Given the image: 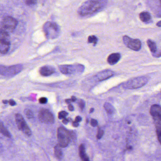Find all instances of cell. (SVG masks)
<instances>
[{
    "label": "cell",
    "mask_w": 161,
    "mask_h": 161,
    "mask_svg": "<svg viewBox=\"0 0 161 161\" xmlns=\"http://www.w3.org/2000/svg\"><path fill=\"white\" fill-rule=\"evenodd\" d=\"M18 24L17 19L10 16H6L1 22V29L8 33H11L15 30Z\"/></svg>",
    "instance_id": "52a82bcc"
},
{
    "label": "cell",
    "mask_w": 161,
    "mask_h": 161,
    "mask_svg": "<svg viewBox=\"0 0 161 161\" xmlns=\"http://www.w3.org/2000/svg\"><path fill=\"white\" fill-rule=\"evenodd\" d=\"M55 156L58 160H61L63 157V152L61 149V147L58 145L55 146L54 147Z\"/></svg>",
    "instance_id": "ac0fdd59"
},
{
    "label": "cell",
    "mask_w": 161,
    "mask_h": 161,
    "mask_svg": "<svg viewBox=\"0 0 161 161\" xmlns=\"http://www.w3.org/2000/svg\"><path fill=\"white\" fill-rule=\"evenodd\" d=\"M159 1H160V3L161 6V0H159Z\"/></svg>",
    "instance_id": "b9f144b4"
},
{
    "label": "cell",
    "mask_w": 161,
    "mask_h": 161,
    "mask_svg": "<svg viewBox=\"0 0 161 161\" xmlns=\"http://www.w3.org/2000/svg\"><path fill=\"white\" fill-rule=\"evenodd\" d=\"M68 108H69V110L71 111H72L74 110V108L73 106L71 105V104H69V107H68Z\"/></svg>",
    "instance_id": "e575fe53"
},
{
    "label": "cell",
    "mask_w": 161,
    "mask_h": 161,
    "mask_svg": "<svg viewBox=\"0 0 161 161\" xmlns=\"http://www.w3.org/2000/svg\"><path fill=\"white\" fill-rule=\"evenodd\" d=\"M153 56L156 58H160L161 57V50H157V52L154 53L152 54Z\"/></svg>",
    "instance_id": "83f0119b"
},
{
    "label": "cell",
    "mask_w": 161,
    "mask_h": 161,
    "mask_svg": "<svg viewBox=\"0 0 161 161\" xmlns=\"http://www.w3.org/2000/svg\"><path fill=\"white\" fill-rule=\"evenodd\" d=\"M140 18L141 20L144 22L149 21L151 19V14L149 12L144 11L140 13Z\"/></svg>",
    "instance_id": "e0dca14e"
},
{
    "label": "cell",
    "mask_w": 161,
    "mask_h": 161,
    "mask_svg": "<svg viewBox=\"0 0 161 161\" xmlns=\"http://www.w3.org/2000/svg\"><path fill=\"white\" fill-rule=\"evenodd\" d=\"M121 58V55L118 53H112L109 56L108 58V62L111 65L116 64Z\"/></svg>",
    "instance_id": "9a60e30c"
},
{
    "label": "cell",
    "mask_w": 161,
    "mask_h": 161,
    "mask_svg": "<svg viewBox=\"0 0 161 161\" xmlns=\"http://www.w3.org/2000/svg\"><path fill=\"white\" fill-rule=\"evenodd\" d=\"M157 26H159V27H161V21L157 23Z\"/></svg>",
    "instance_id": "f35d334b"
},
{
    "label": "cell",
    "mask_w": 161,
    "mask_h": 161,
    "mask_svg": "<svg viewBox=\"0 0 161 161\" xmlns=\"http://www.w3.org/2000/svg\"><path fill=\"white\" fill-rule=\"evenodd\" d=\"M40 73L42 76H48L54 73L55 69L53 67L49 66H43L40 69Z\"/></svg>",
    "instance_id": "5bb4252c"
},
{
    "label": "cell",
    "mask_w": 161,
    "mask_h": 161,
    "mask_svg": "<svg viewBox=\"0 0 161 161\" xmlns=\"http://www.w3.org/2000/svg\"><path fill=\"white\" fill-rule=\"evenodd\" d=\"M25 3L28 6L33 5L36 3L37 0H24Z\"/></svg>",
    "instance_id": "4316f807"
},
{
    "label": "cell",
    "mask_w": 161,
    "mask_h": 161,
    "mask_svg": "<svg viewBox=\"0 0 161 161\" xmlns=\"http://www.w3.org/2000/svg\"><path fill=\"white\" fill-rule=\"evenodd\" d=\"M81 121V118L80 117V116H78L77 117H76L75 119V121H76V122H80Z\"/></svg>",
    "instance_id": "d590c367"
},
{
    "label": "cell",
    "mask_w": 161,
    "mask_h": 161,
    "mask_svg": "<svg viewBox=\"0 0 161 161\" xmlns=\"http://www.w3.org/2000/svg\"><path fill=\"white\" fill-rule=\"evenodd\" d=\"M76 135L72 131H69L65 128L60 127L58 129L57 138L58 145L62 147H67L72 140L75 139Z\"/></svg>",
    "instance_id": "7a4b0ae2"
},
{
    "label": "cell",
    "mask_w": 161,
    "mask_h": 161,
    "mask_svg": "<svg viewBox=\"0 0 161 161\" xmlns=\"http://www.w3.org/2000/svg\"><path fill=\"white\" fill-rule=\"evenodd\" d=\"M107 3V0H87L78 8V14L82 16L92 15L103 9Z\"/></svg>",
    "instance_id": "6da1fadb"
},
{
    "label": "cell",
    "mask_w": 161,
    "mask_h": 161,
    "mask_svg": "<svg viewBox=\"0 0 161 161\" xmlns=\"http://www.w3.org/2000/svg\"><path fill=\"white\" fill-rule=\"evenodd\" d=\"M39 101L40 103L42 104H45L47 103V101H48V100H47V98H46L45 97H41L40 98L39 100Z\"/></svg>",
    "instance_id": "f1b7e54d"
},
{
    "label": "cell",
    "mask_w": 161,
    "mask_h": 161,
    "mask_svg": "<svg viewBox=\"0 0 161 161\" xmlns=\"http://www.w3.org/2000/svg\"><path fill=\"white\" fill-rule=\"evenodd\" d=\"M88 41L89 43H93L96 44L97 42V38L95 36H91L88 37Z\"/></svg>",
    "instance_id": "cb8c5ba5"
},
{
    "label": "cell",
    "mask_w": 161,
    "mask_h": 161,
    "mask_svg": "<svg viewBox=\"0 0 161 161\" xmlns=\"http://www.w3.org/2000/svg\"><path fill=\"white\" fill-rule=\"evenodd\" d=\"M0 133H2L3 135L7 138H11V134L9 133V131L7 130L5 127L4 126L2 122L0 121Z\"/></svg>",
    "instance_id": "d6986e66"
},
{
    "label": "cell",
    "mask_w": 161,
    "mask_h": 161,
    "mask_svg": "<svg viewBox=\"0 0 161 161\" xmlns=\"http://www.w3.org/2000/svg\"><path fill=\"white\" fill-rule=\"evenodd\" d=\"M79 156H80L81 160L82 161H90L89 157L86 154L85 146L83 144H81L79 146Z\"/></svg>",
    "instance_id": "2e32d148"
},
{
    "label": "cell",
    "mask_w": 161,
    "mask_h": 161,
    "mask_svg": "<svg viewBox=\"0 0 161 161\" xmlns=\"http://www.w3.org/2000/svg\"><path fill=\"white\" fill-rule=\"evenodd\" d=\"M78 104H79V106L80 108L81 109V110H83V109L84 108V107H85V102H84V101L80 99V101H79V102H78Z\"/></svg>",
    "instance_id": "f546056e"
},
{
    "label": "cell",
    "mask_w": 161,
    "mask_h": 161,
    "mask_svg": "<svg viewBox=\"0 0 161 161\" xmlns=\"http://www.w3.org/2000/svg\"><path fill=\"white\" fill-rule=\"evenodd\" d=\"M150 113L155 123L161 122V107L159 105L154 104L151 106Z\"/></svg>",
    "instance_id": "7c38bea8"
},
{
    "label": "cell",
    "mask_w": 161,
    "mask_h": 161,
    "mask_svg": "<svg viewBox=\"0 0 161 161\" xmlns=\"http://www.w3.org/2000/svg\"><path fill=\"white\" fill-rule=\"evenodd\" d=\"M23 69V65L17 64L13 66H6L0 65V75L5 76H14L19 73Z\"/></svg>",
    "instance_id": "5b68a950"
},
{
    "label": "cell",
    "mask_w": 161,
    "mask_h": 161,
    "mask_svg": "<svg viewBox=\"0 0 161 161\" xmlns=\"http://www.w3.org/2000/svg\"><path fill=\"white\" fill-rule=\"evenodd\" d=\"M68 115V113L67 112L62 111L58 113V118L59 119H64L66 118V116Z\"/></svg>",
    "instance_id": "d4e9b609"
},
{
    "label": "cell",
    "mask_w": 161,
    "mask_h": 161,
    "mask_svg": "<svg viewBox=\"0 0 161 161\" xmlns=\"http://www.w3.org/2000/svg\"><path fill=\"white\" fill-rule=\"evenodd\" d=\"M123 41L125 45L131 50L139 51L142 48V42L139 39H134L127 36L123 37Z\"/></svg>",
    "instance_id": "30bf717a"
},
{
    "label": "cell",
    "mask_w": 161,
    "mask_h": 161,
    "mask_svg": "<svg viewBox=\"0 0 161 161\" xmlns=\"http://www.w3.org/2000/svg\"><path fill=\"white\" fill-rule=\"evenodd\" d=\"M146 76H140L132 78L123 84L124 88L127 89H135L144 86L148 81Z\"/></svg>",
    "instance_id": "3957f363"
},
{
    "label": "cell",
    "mask_w": 161,
    "mask_h": 161,
    "mask_svg": "<svg viewBox=\"0 0 161 161\" xmlns=\"http://www.w3.org/2000/svg\"><path fill=\"white\" fill-rule=\"evenodd\" d=\"M158 140L161 145V122L155 123Z\"/></svg>",
    "instance_id": "7402d4cb"
},
{
    "label": "cell",
    "mask_w": 161,
    "mask_h": 161,
    "mask_svg": "<svg viewBox=\"0 0 161 161\" xmlns=\"http://www.w3.org/2000/svg\"><path fill=\"white\" fill-rule=\"evenodd\" d=\"M114 75V73L112 71L107 70L103 71L98 73L97 75L96 76L98 80L101 81V80H107V79L112 77Z\"/></svg>",
    "instance_id": "4fadbf2b"
},
{
    "label": "cell",
    "mask_w": 161,
    "mask_h": 161,
    "mask_svg": "<svg viewBox=\"0 0 161 161\" xmlns=\"http://www.w3.org/2000/svg\"><path fill=\"white\" fill-rule=\"evenodd\" d=\"M104 108L109 114H113L115 111V109L113 106L109 103H106L104 105Z\"/></svg>",
    "instance_id": "44dd1931"
},
{
    "label": "cell",
    "mask_w": 161,
    "mask_h": 161,
    "mask_svg": "<svg viewBox=\"0 0 161 161\" xmlns=\"http://www.w3.org/2000/svg\"><path fill=\"white\" fill-rule=\"evenodd\" d=\"M38 117L40 121L44 124L50 125L54 123L53 115L47 109H42L39 113Z\"/></svg>",
    "instance_id": "8fae6325"
},
{
    "label": "cell",
    "mask_w": 161,
    "mask_h": 161,
    "mask_svg": "<svg viewBox=\"0 0 161 161\" xmlns=\"http://www.w3.org/2000/svg\"><path fill=\"white\" fill-rule=\"evenodd\" d=\"M15 120L17 126L19 130H21L25 135L30 136L32 135V131L25 123L24 118L20 114H17L15 115Z\"/></svg>",
    "instance_id": "9c48e42d"
},
{
    "label": "cell",
    "mask_w": 161,
    "mask_h": 161,
    "mask_svg": "<svg viewBox=\"0 0 161 161\" xmlns=\"http://www.w3.org/2000/svg\"><path fill=\"white\" fill-rule=\"evenodd\" d=\"M72 102L71 99H67L66 100V102L67 103V104H70L71 103V102Z\"/></svg>",
    "instance_id": "8d00e7d4"
},
{
    "label": "cell",
    "mask_w": 161,
    "mask_h": 161,
    "mask_svg": "<svg viewBox=\"0 0 161 161\" xmlns=\"http://www.w3.org/2000/svg\"><path fill=\"white\" fill-rule=\"evenodd\" d=\"M10 46L9 34L3 29H0V53L5 54L8 52Z\"/></svg>",
    "instance_id": "8992f818"
},
{
    "label": "cell",
    "mask_w": 161,
    "mask_h": 161,
    "mask_svg": "<svg viewBox=\"0 0 161 161\" xmlns=\"http://www.w3.org/2000/svg\"><path fill=\"white\" fill-rule=\"evenodd\" d=\"M60 71L63 74L69 75L76 73H81L84 70L82 65H60L59 66Z\"/></svg>",
    "instance_id": "ba28073f"
},
{
    "label": "cell",
    "mask_w": 161,
    "mask_h": 161,
    "mask_svg": "<svg viewBox=\"0 0 161 161\" xmlns=\"http://www.w3.org/2000/svg\"><path fill=\"white\" fill-rule=\"evenodd\" d=\"M3 103H4V104H7L8 103V101H7V100H4L3 101Z\"/></svg>",
    "instance_id": "ab89813d"
},
{
    "label": "cell",
    "mask_w": 161,
    "mask_h": 161,
    "mask_svg": "<svg viewBox=\"0 0 161 161\" xmlns=\"http://www.w3.org/2000/svg\"><path fill=\"white\" fill-rule=\"evenodd\" d=\"M91 124L93 127H96L97 125V121L95 119H92L91 120Z\"/></svg>",
    "instance_id": "4dcf8cb0"
},
{
    "label": "cell",
    "mask_w": 161,
    "mask_h": 161,
    "mask_svg": "<svg viewBox=\"0 0 161 161\" xmlns=\"http://www.w3.org/2000/svg\"><path fill=\"white\" fill-rule=\"evenodd\" d=\"M25 114L28 119H31L34 118V114L29 109H25L24 111Z\"/></svg>",
    "instance_id": "603a6c76"
},
{
    "label": "cell",
    "mask_w": 161,
    "mask_h": 161,
    "mask_svg": "<svg viewBox=\"0 0 161 161\" xmlns=\"http://www.w3.org/2000/svg\"><path fill=\"white\" fill-rule=\"evenodd\" d=\"M8 103H9V105H11V106H14L16 105V102H15L14 100H13V99H10V100L8 101Z\"/></svg>",
    "instance_id": "1f68e13d"
},
{
    "label": "cell",
    "mask_w": 161,
    "mask_h": 161,
    "mask_svg": "<svg viewBox=\"0 0 161 161\" xmlns=\"http://www.w3.org/2000/svg\"><path fill=\"white\" fill-rule=\"evenodd\" d=\"M71 100L72 102H75V101H76V98L75 97V96H72L71 97Z\"/></svg>",
    "instance_id": "74e56055"
},
{
    "label": "cell",
    "mask_w": 161,
    "mask_h": 161,
    "mask_svg": "<svg viewBox=\"0 0 161 161\" xmlns=\"http://www.w3.org/2000/svg\"><path fill=\"white\" fill-rule=\"evenodd\" d=\"M93 110H94V108H91V110H90V113H92V112H93Z\"/></svg>",
    "instance_id": "60d3db41"
},
{
    "label": "cell",
    "mask_w": 161,
    "mask_h": 161,
    "mask_svg": "<svg viewBox=\"0 0 161 161\" xmlns=\"http://www.w3.org/2000/svg\"><path fill=\"white\" fill-rule=\"evenodd\" d=\"M72 125L75 127H77L79 126V123L76 122V121H74V122H73Z\"/></svg>",
    "instance_id": "836d02e7"
},
{
    "label": "cell",
    "mask_w": 161,
    "mask_h": 161,
    "mask_svg": "<svg viewBox=\"0 0 161 161\" xmlns=\"http://www.w3.org/2000/svg\"><path fill=\"white\" fill-rule=\"evenodd\" d=\"M69 122V119H67V118H64L63 119V121H62V122H63V124H65V125H67L68 124V123Z\"/></svg>",
    "instance_id": "d6a6232c"
},
{
    "label": "cell",
    "mask_w": 161,
    "mask_h": 161,
    "mask_svg": "<svg viewBox=\"0 0 161 161\" xmlns=\"http://www.w3.org/2000/svg\"><path fill=\"white\" fill-rule=\"evenodd\" d=\"M147 44L152 54L154 53L157 52V50H158L157 45L154 41L150 39L148 40L147 41Z\"/></svg>",
    "instance_id": "ffe728a7"
},
{
    "label": "cell",
    "mask_w": 161,
    "mask_h": 161,
    "mask_svg": "<svg viewBox=\"0 0 161 161\" xmlns=\"http://www.w3.org/2000/svg\"><path fill=\"white\" fill-rule=\"evenodd\" d=\"M104 135V131L100 128H98V130H97V138L98 140H100L103 137Z\"/></svg>",
    "instance_id": "484cf974"
},
{
    "label": "cell",
    "mask_w": 161,
    "mask_h": 161,
    "mask_svg": "<svg viewBox=\"0 0 161 161\" xmlns=\"http://www.w3.org/2000/svg\"><path fill=\"white\" fill-rule=\"evenodd\" d=\"M43 31L48 38L54 39L58 36L60 29L56 23L47 22L43 26Z\"/></svg>",
    "instance_id": "277c9868"
}]
</instances>
